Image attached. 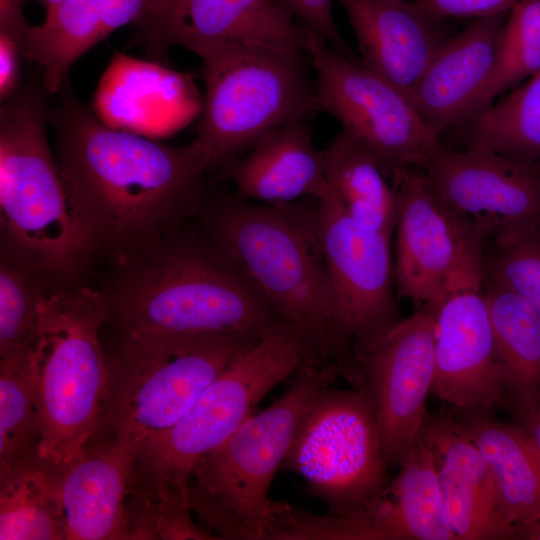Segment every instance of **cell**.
I'll use <instances>...</instances> for the list:
<instances>
[{
	"instance_id": "cell-31",
	"label": "cell",
	"mask_w": 540,
	"mask_h": 540,
	"mask_svg": "<svg viewBox=\"0 0 540 540\" xmlns=\"http://www.w3.org/2000/svg\"><path fill=\"white\" fill-rule=\"evenodd\" d=\"M34 350L0 358V478L41 459Z\"/></svg>"
},
{
	"instance_id": "cell-27",
	"label": "cell",
	"mask_w": 540,
	"mask_h": 540,
	"mask_svg": "<svg viewBox=\"0 0 540 540\" xmlns=\"http://www.w3.org/2000/svg\"><path fill=\"white\" fill-rule=\"evenodd\" d=\"M503 385L514 413L540 402V316L520 296L484 275Z\"/></svg>"
},
{
	"instance_id": "cell-17",
	"label": "cell",
	"mask_w": 540,
	"mask_h": 540,
	"mask_svg": "<svg viewBox=\"0 0 540 540\" xmlns=\"http://www.w3.org/2000/svg\"><path fill=\"white\" fill-rule=\"evenodd\" d=\"M420 168L485 240L540 225V162L517 161L481 146H442Z\"/></svg>"
},
{
	"instance_id": "cell-10",
	"label": "cell",
	"mask_w": 540,
	"mask_h": 540,
	"mask_svg": "<svg viewBox=\"0 0 540 540\" xmlns=\"http://www.w3.org/2000/svg\"><path fill=\"white\" fill-rule=\"evenodd\" d=\"M281 468L299 474L329 514L375 497L388 483V467L368 389H322L302 414Z\"/></svg>"
},
{
	"instance_id": "cell-2",
	"label": "cell",
	"mask_w": 540,
	"mask_h": 540,
	"mask_svg": "<svg viewBox=\"0 0 540 540\" xmlns=\"http://www.w3.org/2000/svg\"><path fill=\"white\" fill-rule=\"evenodd\" d=\"M101 291L119 333L263 336L287 322L206 233H171L119 265Z\"/></svg>"
},
{
	"instance_id": "cell-34",
	"label": "cell",
	"mask_w": 540,
	"mask_h": 540,
	"mask_svg": "<svg viewBox=\"0 0 540 540\" xmlns=\"http://www.w3.org/2000/svg\"><path fill=\"white\" fill-rule=\"evenodd\" d=\"M484 269L540 316V225L496 241L491 254L484 253Z\"/></svg>"
},
{
	"instance_id": "cell-28",
	"label": "cell",
	"mask_w": 540,
	"mask_h": 540,
	"mask_svg": "<svg viewBox=\"0 0 540 540\" xmlns=\"http://www.w3.org/2000/svg\"><path fill=\"white\" fill-rule=\"evenodd\" d=\"M61 473L39 459L0 478L1 540H67Z\"/></svg>"
},
{
	"instance_id": "cell-40",
	"label": "cell",
	"mask_w": 540,
	"mask_h": 540,
	"mask_svg": "<svg viewBox=\"0 0 540 540\" xmlns=\"http://www.w3.org/2000/svg\"><path fill=\"white\" fill-rule=\"evenodd\" d=\"M30 1H35V2L39 3L46 10L49 7L54 6V5L58 4L59 2H61L63 0H24L25 3L30 2Z\"/></svg>"
},
{
	"instance_id": "cell-26",
	"label": "cell",
	"mask_w": 540,
	"mask_h": 540,
	"mask_svg": "<svg viewBox=\"0 0 540 540\" xmlns=\"http://www.w3.org/2000/svg\"><path fill=\"white\" fill-rule=\"evenodd\" d=\"M453 426L472 441L487 461L500 502L516 525L540 520V451L517 424L487 412H467Z\"/></svg>"
},
{
	"instance_id": "cell-19",
	"label": "cell",
	"mask_w": 540,
	"mask_h": 540,
	"mask_svg": "<svg viewBox=\"0 0 540 540\" xmlns=\"http://www.w3.org/2000/svg\"><path fill=\"white\" fill-rule=\"evenodd\" d=\"M90 108L109 127L156 139L186 125L202 101L190 75L115 52Z\"/></svg>"
},
{
	"instance_id": "cell-14",
	"label": "cell",
	"mask_w": 540,
	"mask_h": 540,
	"mask_svg": "<svg viewBox=\"0 0 540 540\" xmlns=\"http://www.w3.org/2000/svg\"><path fill=\"white\" fill-rule=\"evenodd\" d=\"M400 472L372 499L342 515H317L284 503L279 540H456L444 512L433 452L421 437Z\"/></svg>"
},
{
	"instance_id": "cell-15",
	"label": "cell",
	"mask_w": 540,
	"mask_h": 540,
	"mask_svg": "<svg viewBox=\"0 0 540 540\" xmlns=\"http://www.w3.org/2000/svg\"><path fill=\"white\" fill-rule=\"evenodd\" d=\"M435 306L399 319L367 348L355 364L377 414L387 467L400 465L421 438L426 399L432 391Z\"/></svg>"
},
{
	"instance_id": "cell-38",
	"label": "cell",
	"mask_w": 540,
	"mask_h": 540,
	"mask_svg": "<svg viewBox=\"0 0 540 540\" xmlns=\"http://www.w3.org/2000/svg\"><path fill=\"white\" fill-rule=\"evenodd\" d=\"M518 425L528 434L540 451V402L536 405L515 413Z\"/></svg>"
},
{
	"instance_id": "cell-5",
	"label": "cell",
	"mask_w": 540,
	"mask_h": 540,
	"mask_svg": "<svg viewBox=\"0 0 540 540\" xmlns=\"http://www.w3.org/2000/svg\"><path fill=\"white\" fill-rule=\"evenodd\" d=\"M47 119L34 84L21 86L1 106V252L61 283L74 279L91 255L50 151Z\"/></svg>"
},
{
	"instance_id": "cell-16",
	"label": "cell",
	"mask_w": 540,
	"mask_h": 540,
	"mask_svg": "<svg viewBox=\"0 0 540 540\" xmlns=\"http://www.w3.org/2000/svg\"><path fill=\"white\" fill-rule=\"evenodd\" d=\"M134 26L133 43L161 63L173 46L202 59L234 47L306 51L310 33L274 0H162Z\"/></svg>"
},
{
	"instance_id": "cell-7",
	"label": "cell",
	"mask_w": 540,
	"mask_h": 540,
	"mask_svg": "<svg viewBox=\"0 0 540 540\" xmlns=\"http://www.w3.org/2000/svg\"><path fill=\"white\" fill-rule=\"evenodd\" d=\"M119 334L107 356L103 414L90 442L121 437L139 445L168 428L208 385L262 337Z\"/></svg>"
},
{
	"instance_id": "cell-12",
	"label": "cell",
	"mask_w": 540,
	"mask_h": 540,
	"mask_svg": "<svg viewBox=\"0 0 540 540\" xmlns=\"http://www.w3.org/2000/svg\"><path fill=\"white\" fill-rule=\"evenodd\" d=\"M397 298L417 309L437 305L464 275L484 267V237L439 194L425 173L410 166L397 170Z\"/></svg>"
},
{
	"instance_id": "cell-29",
	"label": "cell",
	"mask_w": 540,
	"mask_h": 540,
	"mask_svg": "<svg viewBox=\"0 0 540 540\" xmlns=\"http://www.w3.org/2000/svg\"><path fill=\"white\" fill-rule=\"evenodd\" d=\"M321 156L325 178L347 213L360 226L391 236L396 193L374 159L343 132Z\"/></svg>"
},
{
	"instance_id": "cell-36",
	"label": "cell",
	"mask_w": 540,
	"mask_h": 540,
	"mask_svg": "<svg viewBox=\"0 0 540 540\" xmlns=\"http://www.w3.org/2000/svg\"><path fill=\"white\" fill-rule=\"evenodd\" d=\"M294 19L323 37L330 45L350 59L357 60L337 29L332 13L334 0H274Z\"/></svg>"
},
{
	"instance_id": "cell-32",
	"label": "cell",
	"mask_w": 540,
	"mask_h": 540,
	"mask_svg": "<svg viewBox=\"0 0 540 540\" xmlns=\"http://www.w3.org/2000/svg\"><path fill=\"white\" fill-rule=\"evenodd\" d=\"M540 71V0H519L503 25L493 67L470 102L464 121ZM461 122V123H462Z\"/></svg>"
},
{
	"instance_id": "cell-1",
	"label": "cell",
	"mask_w": 540,
	"mask_h": 540,
	"mask_svg": "<svg viewBox=\"0 0 540 540\" xmlns=\"http://www.w3.org/2000/svg\"><path fill=\"white\" fill-rule=\"evenodd\" d=\"M49 113L71 211L90 253L118 266L155 246L204 201L209 157L102 122L68 82ZM59 91V92H60Z\"/></svg>"
},
{
	"instance_id": "cell-22",
	"label": "cell",
	"mask_w": 540,
	"mask_h": 540,
	"mask_svg": "<svg viewBox=\"0 0 540 540\" xmlns=\"http://www.w3.org/2000/svg\"><path fill=\"white\" fill-rule=\"evenodd\" d=\"M121 437L91 441L61 473L67 540H120L138 448Z\"/></svg>"
},
{
	"instance_id": "cell-20",
	"label": "cell",
	"mask_w": 540,
	"mask_h": 540,
	"mask_svg": "<svg viewBox=\"0 0 540 540\" xmlns=\"http://www.w3.org/2000/svg\"><path fill=\"white\" fill-rule=\"evenodd\" d=\"M422 437L433 452L447 523L456 540L515 539L491 469L451 418L428 416Z\"/></svg>"
},
{
	"instance_id": "cell-8",
	"label": "cell",
	"mask_w": 540,
	"mask_h": 540,
	"mask_svg": "<svg viewBox=\"0 0 540 540\" xmlns=\"http://www.w3.org/2000/svg\"><path fill=\"white\" fill-rule=\"evenodd\" d=\"M101 291L58 286L41 302L34 348L42 441L40 457L63 469L90 442L103 414L107 356Z\"/></svg>"
},
{
	"instance_id": "cell-6",
	"label": "cell",
	"mask_w": 540,
	"mask_h": 540,
	"mask_svg": "<svg viewBox=\"0 0 540 540\" xmlns=\"http://www.w3.org/2000/svg\"><path fill=\"white\" fill-rule=\"evenodd\" d=\"M341 374L337 362L305 360L272 405L251 414L195 467L189 485L192 511L220 539L265 538L268 493L311 400Z\"/></svg>"
},
{
	"instance_id": "cell-35",
	"label": "cell",
	"mask_w": 540,
	"mask_h": 540,
	"mask_svg": "<svg viewBox=\"0 0 540 540\" xmlns=\"http://www.w3.org/2000/svg\"><path fill=\"white\" fill-rule=\"evenodd\" d=\"M24 0H0V99L4 103L21 88V62L31 27Z\"/></svg>"
},
{
	"instance_id": "cell-37",
	"label": "cell",
	"mask_w": 540,
	"mask_h": 540,
	"mask_svg": "<svg viewBox=\"0 0 540 540\" xmlns=\"http://www.w3.org/2000/svg\"><path fill=\"white\" fill-rule=\"evenodd\" d=\"M519 0H414L425 16L436 22L447 18H485L508 14Z\"/></svg>"
},
{
	"instance_id": "cell-11",
	"label": "cell",
	"mask_w": 540,
	"mask_h": 540,
	"mask_svg": "<svg viewBox=\"0 0 540 540\" xmlns=\"http://www.w3.org/2000/svg\"><path fill=\"white\" fill-rule=\"evenodd\" d=\"M305 50L317 74L320 110L339 122L341 132L374 159L388 180L401 168L420 167L444 146L411 98L360 61L312 30Z\"/></svg>"
},
{
	"instance_id": "cell-21",
	"label": "cell",
	"mask_w": 540,
	"mask_h": 540,
	"mask_svg": "<svg viewBox=\"0 0 540 540\" xmlns=\"http://www.w3.org/2000/svg\"><path fill=\"white\" fill-rule=\"evenodd\" d=\"M358 43L361 62L409 97L451 37L447 29L406 0H337Z\"/></svg>"
},
{
	"instance_id": "cell-30",
	"label": "cell",
	"mask_w": 540,
	"mask_h": 540,
	"mask_svg": "<svg viewBox=\"0 0 540 540\" xmlns=\"http://www.w3.org/2000/svg\"><path fill=\"white\" fill-rule=\"evenodd\" d=\"M464 146L540 162V71L468 120L450 128Z\"/></svg>"
},
{
	"instance_id": "cell-13",
	"label": "cell",
	"mask_w": 540,
	"mask_h": 540,
	"mask_svg": "<svg viewBox=\"0 0 540 540\" xmlns=\"http://www.w3.org/2000/svg\"><path fill=\"white\" fill-rule=\"evenodd\" d=\"M314 212L337 329L355 358L399 320L391 236L360 226L331 188Z\"/></svg>"
},
{
	"instance_id": "cell-25",
	"label": "cell",
	"mask_w": 540,
	"mask_h": 540,
	"mask_svg": "<svg viewBox=\"0 0 540 540\" xmlns=\"http://www.w3.org/2000/svg\"><path fill=\"white\" fill-rule=\"evenodd\" d=\"M162 0H63L30 27L25 60L37 65L48 92L68 82L71 66L116 29L136 24Z\"/></svg>"
},
{
	"instance_id": "cell-23",
	"label": "cell",
	"mask_w": 540,
	"mask_h": 540,
	"mask_svg": "<svg viewBox=\"0 0 540 540\" xmlns=\"http://www.w3.org/2000/svg\"><path fill=\"white\" fill-rule=\"evenodd\" d=\"M507 14L473 19L436 53L410 98L438 137L460 124L495 60Z\"/></svg>"
},
{
	"instance_id": "cell-33",
	"label": "cell",
	"mask_w": 540,
	"mask_h": 540,
	"mask_svg": "<svg viewBox=\"0 0 540 540\" xmlns=\"http://www.w3.org/2000/svg\"><path fill=\"white\" fill-rule=\"evenodd\" d=\"M56 282L29 264L1 252L0 358L30 353L38 338L39 308Z\"/></svg>"
},
{
	"instance_id": "cell-24",
	"label": "cell",
	"mask_w": 540,
	"mask_h": 540,
	"mask_svg": "<svg viewBox=\"0 0 540 540\" xmlns=\"http://www.w3.org/2000/svg\"><path fill=\"white\" fill-rule=\"evenodd\" d=\"M236 195L272 206H288L299 198L321 200L330 192L321 151H317L307 121L276 128L263 135L246 156L222 167Z\"/></svg>"
},
{
	"instance_id": "cell-4",
	"label": "cell",
	"mask_w": 540,
	"mask_h": 540,
	"mask_svg": "<svg viewBox=\"0 0 540 540\" xmlns=\"http://www.w3.org/2000/svg\"><path fill=\"white\" fill-rule=\"evenodd\" d=\"M306 359L304 340L290 323L283 322L263 335L175 423L139 444L126 498L190 508L189 485L196 465Z\"/></svg>"
},
{
	"instance_id": "cell-9",
	"label": "cell",
	"mask_w": 540,
	"mask_h": 540,
	"mask_svg": "<svg viewBox=\"0 0 540 540\" xmlns=\"http://www.w3.org/2000/svg\"><path fill=\"white\" fill-rule=\"evenodd\" d=\"M306 51L234 47L203 58L196 140L222 168L266 133L321 111Z\"/></svg>"
},
{
	"instance_id": "cell-3",
	"label": "cell",
	"mask_w": 540,
	"mask_h": 540,
	"mask_svg": "<svg viewBox=\"0 0 540 540\" xmlns=\"http://www.w3.org/2000/svg\"><path fill=\"white\" fill-rule=\"evenodd\" d=\"M205 233L250 277L301 335L307 359L337 362L349 372L353 354L337 329L327 274L311 219L287 206L238 197L202 204Z\"/></svg>"
},
{
	"instance_id": "cell-18",
	"label": "cell",
	"mask_w": 540,
	"mask_h": 540,
	"mask_svg": "<svg viewBox=\"0 0 540 540\" xmlns=\"http://www.w3.org/2000/svg\"><path fill=\"white\" fill-rule=\"evenodd\" d=\"M484 275L483 269L461 277L435 305L432 391L461 412L507 405Z\"/></svg>"
},
{
	"instance_id": "cell-39",
	"label": "cell",
	"mask_w": 540,
	"mask_h": 540,
	"mask_svg": "<svg viewBox=\"0 0 540 540\" xmlns=\"http://www.w3.org/2000/svg\"><path fill=\"white\" fill-rule=\"evenodd\" d=\"M515 539L540 540V520L529 524L517 525Z\"/></svg>"
}]
</instances>
